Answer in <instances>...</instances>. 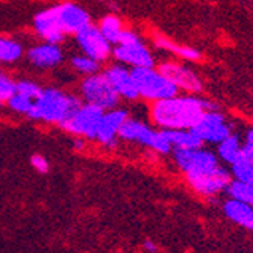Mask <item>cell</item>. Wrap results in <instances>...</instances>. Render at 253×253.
<instances>
[{
	"instance_id": "1",
	"label": "cell",
	"mask_w": 253,
	"mask_h": 253,
	"mask_svg": "<svg viewBox=\"0 0 253 253\" xmlns=\"http://www.w3.org/2000/svg\"><path fill=\"white\" fill-rule=\"evenodd\" d=\"M208 109H217V105L197 94L177 93L176 96L152 102L149 114L158 129L171 130L191 129Z\"/></svg>"
},
{
	"instance_id": "2",
	"label": "cell",
	"mask_w": 253,
	"mask_h": 253,
	"mask_svg": "<svg viewBox=\"0 0 253 253\" xmlns=\"http://www.w3.org/2000/svg\"><path fill=\"white\" fill-rule=\"evenodd\" d=\"M81 105L82 102L76 96L65 94L55 88H45L37 97L28 116L34 120L62 126L81 108Z\"/></svg>"
},
{
	"instance_id": "3",
	"label": "cell",
	"mask_w": 253,
	"mask_h": 253,
	"mask_svg": "<svg viewBox=\"0 0 253 253\" xmlns=\"http://www.w3.org/2000/svg\"><path fill=\"white\" fill-rule=\"evenodd\" d=\"M119 138L127 143H138L159 155H170L173 152V147L163 129H153L136 119L129 117L122 125Z\"/></svg>"
},
{
	"instance_id": "4",
	"label": "cell",
	"mask_w": 253,
	"mask_h": 253,
	"mask_svg": "<svg viewBox=\"0 0 253 253\" xmlns=\"http://www.w3.org/2000/svg\"><path fill=\"white\" fill-rule=\"evenodd\" d=\"M138 89V94L146 102L152 103L161 99L176 96L180 91L158 70V67H136L130 68Z\"/></svg>"
},
{
	"instance_id": "5",
	"label": "cell",
	"mask_w": 253,
	"mask_h": 253,
	"mask_svg": "<svg viewBox=\"0 0 253 253\" xmlns=\"http://www.w3.org/2000/svg\"><path fill=\"white\" fill-rule=\"evenodd\" d=\"M81 94L86 103L96 105L103 111L112 109L119 105L120 96L105 73H94L84 79L81 85Z\"/></svg>"
},
{
	"instance_id": "6",
	"label": "cell",
	"mask_w": 253,
	"mask_h": 253,
	"mask_svg": "<svg viewBox=\"0 0 253 253\" xmlns=\"http://www.w3.org/2000/svg\"><path fill=\"white\" fill-rule=\"evenodd\" d=\"M171 155L174 164L183 174L205 173L220 166L217 153L203 149V146L197 149H173Z\"/></svg>"
},
{
	"instance_id": "7",
	"label": "cell",
	"mask_w": 253,
	"mask_h": 253,
	"mask_svg": "<svg viewBox=\"0 0 253 253\" xmlns=\"http://www.w3.org/2000/svg\"><path fill=\"white\" fill-rule=\"evenodd\" d=\"M185 180L188 187L203 197H214L223 191H226L227 185L232 180V173L223 166L215 167L214 170L205 173L185 174Z\"/></svg>"
},
{
	"instance_id": "8",
	"label": "cell",
	"mask_w": 253,
	"mask_h": 253,
	"mask_svg": "<svg viewBox=\"0 0 253 253\" xmlns=\"http://www.w3.org/2000/svg\"><path fill=\"white\" fill-rule=\"evenodd\" d=\"M103 112L105 111L102 108L85 102L81 105V108L73 116L62 125V127L76 136H84L86 140H96L97 127H99Z\"/></svg>"
},
{
	"instance_id": "9",
	"label": "cell",
	"mask_w": 253,
	"mask_h": 253,
	"mask_svg": "<svg viewBox=\"0 0 253 253\" xmlns=\"http://www.w3.org/2000/svg\"><path fill=\"white\" fill-rule=\"evenodd\" d=\"M158 70L169 78V81L180 93L200 94L203 91V82L200 76L185 64H180L177 61H164L158 65Z\"/></svg>"
},
{
	"instance_id": "10",
	"label": "cell",
	"mask_w": 253,
	"mask_h": 253,
	"mask_svg": "<svg viewBox=\"0 0 253 253\" xmlns=\"http://www.w3.org/2000/svg\"><path fill=\"white\" fill-rule=\"evenodd\" d=\"M194 133L203 141V144H218L232 133V127L217 109H208L203 112L200 120L191 127Z\"/></svg>"
},
{
	"instance_id": "11",
	"label": "cell",
	"mask_w": 253,
	"mask_h": 253,
	"mask_svg": "<svg viewBox=\"0 0 253 253\" xmlns=\"http://www.w3.org/2000/svg\"><path fill=\"white\" fill-rule=\"evenodd\" d=\"M76 41L84 55H88L99 62H105L109 56H112L114 45L105 38L99 26L91 25V23L76 34Z\"/></svg>"
},
{
	"instance_id": "12",
	"label": "cell",
	"mask_w": 253,
	"mask_h": 253,
	"mask_svg": "<svg viewBox=\"0 0 253 253\" xmlns=\"http://www.w3.org/2000/svg\"><path fill=\"white\" fill-rule=\"evenodd\" d=\"M112 56L117 62L127 65L130 68L136 67H153L155 58L150 49L140 40L132 42H119L114 45Z\"/></svg>"
},
{
	"instance_id": "13",
	"label": "cell",
	"mask_w": 253,
	"mask_h": 253,
	"mask_svg": "<svg viewBox=\"0 0 253 253\" xmlns=\"http://www.w3.org/2000/svg\"><path fill=\"white\" fill-rule=\"evenodd\" d=\"M129 119V112L126 109L122 108H112L103 112V116L100 119L99 127H97V135H96V140L108 147L112 149L116 147L119 143V132L122 125Z\"/></svg>"
},
{
	"instance_id": "14",
	"label": "cell",
	"mask_w": 253,
	"mask_h": 253,
	"mask_svg": "<svg viewBox=\"0 0 253 253\" xmlns=\"http://www.w3.org/2000/svg\"><path fill=\"white\" fill-rule=\"evenodd\" d=\"M106 78L109 79L111 85L114 86V89L117 91L119 96L126 99V100H136L140 97L138 94V89L132 76V70L130 67L123 65V64H112L105 70Z\"/></svg>"
},
{
	"instance_id": "15",
	"label": "cell",
	"mask_w": 253,
	"mask_h": 253,
	"mask_svg": "<svg viewBox=\"0 0 253 253\" xmlns=\"http://www.w3.org/2000/svg\"><path fill=\"white\" fill-rule=\"evenodd\" d=\"M56 15H58V23L61 31L68 35V34H78L81 29H84L86 25H89L91 20L88 12L81 8L76 3H62L56 6Z\"/></svg>"
},
{
	"instance_id": "16",
	"label": "cell",
	"mask_w": 253,
	"mask_h": 253,
	"mask_svg": "<svg viewBox=\"0 0 253 253\" xmlns=\"http://www.w3.org/2000/svg\"><path fill=\"white\" fill-rule=\"evenodd\" d=\"M34 25H35L37 34L42 40L47 41V42L59 44L65 38V34L61 31L59 23H58L56 6L49 8V9L41 11L40 14H37L35 15V20H34Z\"/></svg>"
},
{
	"instance_id": "17",
	"label": "cell",
	"mask_w": 253,
	"mask_h": 253,
	"mask_svg": "<svg viewBox=\"0 0 253 253\" xmlns=\"http://www.w3.org/2000/svg\"><path fill=\"white\" fill-rule=\"evenodd\" d=\"M223 214L232 223L241 226L246 231L253 232V206L237 199L229 197L223 202Z\"/></svg>"
},
{
	"instance_id": "18",
	"label": "cell",
	"mask_w": 253,
	"mask_h": 253,
	"mask_svg": "<svg viewBox=\"0 0 253 253\" xmlns=\"http://www.w3.org/2000/svg\"><path fill=\"white\" fill-rule=\"evenodd\" d=\"M62 50L59 49V44L47 42L38 44L28 52V59L31 64L40 68H50L62 62Z\"/></svg>"
},
{
	"instance_id": "19",
	"label": "cell",
	"mask_w": 253,
	"mask_h": 253,
	"mask_svg": "<svg viewBox=\"0 0 253 253\" xmlns=\"http://www.w3.org/2000/svg\"><path fill=\"white\" fill-rule=\"evenodd\" d=\"M153 44L156 45L158 49L161 50H166V52H170L173 55H176L177 58H182L185 61H199L202 58V52L194 49V47H188V45H182V44H176L174 41H171L170 38L167 37H163V35H156L153 38Z\"/></svg>"
},
{
	"instance_id": "20",
	"label": "cell",
	"mask_w": 253,
	"mask_h": 253,
	"mask_svg": "<svg viewBox=\"0 0 253 253\" xmlns=\"http://www.w3.org/2000/svg\"><path fill=\"white\" fill-rule=\"evenodd\" d=\"M241 152H243V143H241V138L237 133H231L227 138H224L223 141L217 144L218 159L223 161L229 167L241 158Z\"/></svg>"
},
{
	"instance_id": "21",
	"label": "cell",
	"mask_w": 253,
	"mask_h": 253,
	"mask_svg": "<svg viewBox=\"0 0 253 253\" xmlns=\"http://www.w3.org/2000/svg\"><path fill=\"white\" fill-rule=\"evenodd\" d=\"M164 133L173 149H197L203 146V141L193 129H171L164 130Z\"/></svg>"
},
{
	"instance_id": "22",
	"label": "cell",
	"mask_w": 253,
	"mask_h": 253,
	"mask_svg": "<svg viewBox=\"0 0 253 253\" xmlns=\"http://www.w3.org/2000/svg\"><path fill=\"white\" fill-rule=\"evenodd\" d=\"M99 29L102 31V34L105 35V38L112 44V45H116L119 41H120V37L125 31L123 28V23L120 20V17L117 15H105L100 23H99Z\"/></svg>"
},
{
	"instance_id": "23",
	"label": "cell",
	"mask_w": 253,
	"mask_h": 253,
	"mask_svg": "<svg viewBox=\"0 0 253 253\" xmlns=\"http://www.w3.org/2000/svg\"><path fill=\"white\" fill-rule=\"evenodd\" d=\"M224 193L229 197L237 199L240 202H244V203H249L253 206V185L252 183H246V182L232 179Z\"/></svg>"
},
{
	"instance_id": "24",
	"label": "cell",
	"mask_w": 253,
	"mask_h": 253,
	"mask_svg": "<svg viewBox=\"0 0 253 253\" xmlns=\"http://www.w3.org/2000/svg\"><path fill=\"white\" fill-rule=\"evenodd\" d=\"M21 55H23V49L17 41L0 37V62L3 64L15 62L21 58Z\"/></svg>"
},
{
	"instance_id": "25",
	"label": "cell",
	"mask_w": 253,
	"mask_h": 253,
	"mask_svg": "<svg viewBox=\"0 0 253 253\" xmlns=\"http://www.w3.org/2000/svg\"><path fill=\"white\" fill-rule=\"evenodd\" d=\"M231 173H232V179L252 183L253 185V164L249 163V161L240 158L237 163L231 166Z\"/></svg>"
},
{
	"instance_id": "26",
	"label": "cell",
	"mask_w": 253,
	"mask_h": 253,
	"mask_svg": "<svg viewBox=\"0 0 253 253\" xmlns=\"http://www.w3.org/2000/svg\"><path fill=\"white\" fill-rule=\"evenodd\" d=\"M72 65L76 68V70L81 73V75H85V76H89V75H94L99 72L100 68V62L93 59L88 55H81V56H73L72 59Z\"/></svg>"
},
{
	"instance_id": "27",
	"label": "cell",
	"mask_w": 253,
	"mask_h": 253,
	"mask_svg": "<svg viewBox=\"0 0 253 253\" xmlns=\"http://www.w3.org/2000/svg\"><path fill=\"white\" fill-rule=\"evenodd\" d=\"M35 100L31 99V97H26V96H23L20 93H15L9 100H8V105L11 109H14L15 112H20V114H28L31 112L32 106H34Z\"/></svg>"
},
{
	"instance_id": "28",
	"label": "cell",
	"mask_w": 253,
	"mask_h": 253,
	"mask_svg": "<svg viewBox=\"0 0 253 253\" xmlns=\"http://www.w3.org/2000/svg\"><path fill=\"white\" fill-rule=\"evenodd\" d=\"M17 82H14L9 76L0 73V103H8V100L15 94Z\"/></svg>"
},
{
	"instance_id": "29",
	"label": "cell",
	"mask_w": 253,
	"mask_h": 253,
	"mask_svg": "<svg viewBox=\"0 0 253 253\" xmlns=\"http://www.w3.org/2000/svg\"><path fill=\"white\" fill-rule=\"evenodd\" d=\"M41 91H42V88L32 81H20V82H17V88H15V93H20V94L31 97L34 100H37V97L41 94Z\"/></svg>"
},
{
	"instance_id": "30",
	"label": "cell",
	"mask_w": 253,
	"mask_h": 253,
	"mask_svg": "<svg viewBox=\"0 0 253 253\" xmlns=\"http://www.w3.org/2000/svg\"><path fill=\"white\" fill-rule=\"evenodd\" d=\"M31 164L40 173H47L49 171V161L45 159L44 156H41V155H34L31 158Z\"/></svg>"
},
{
	"instance_id": "31",
	"label": "cell",
	"mask_w": 253,
	"mask_h": 253,
	"mask_svg": "<svg viewBox=\"0 0 253 253\" xmlns=\"http://www.w3.org/2000/svg\"><path fill=\"white\" fill-rule=\"evenodd\" d=\"M241 158L249 161V163L253 164V143H244L243 144V152H241Z\"/></svg>"
},
{
	"instance_id": "32",
	"label": "cell",
	"mask_w": 253,
	"mask_h": 253,
	"mask_svg": "<svg viewBox=\"0 0 253 253\" xmlns=\"http://www.w3.org/2000/svg\"><path fill=\"white\" fill-rule=\"evenodd\" d=\"M143 249H144L146 252H150V253H155V252H158V250H159V249H158V246H156L153 241H150V240L144 241V244H143Z\"/></svg>"
},
{
	"instance_id": "33",
	"label": "cell",
	"mask_w": 253,
	"mask_h": 253,
	"mask_svg": "<svg viewBox=\"0 0 253 253\" xmlns=\"http://www.w3.org/2000/svg\"><path fill=\"white\" fill-rule=\"evenodd\" d=\"M73 144H75L76 150H81V149H84V146H85V143H84V138H76Z\"/></svg>"
},
{
	"instance_id": "34",
	"label": "cell",
	"mask_w": 253,
	"mask_h": 253,
	"mask_svg": "<svg viewBox=\"0 0 253 253\" xmlns=\"http://www.w3.org/2000/svg\"><path fill=\"white\" fill-rule=\"evenodd\" d=\"M246 141L247 143H253V127L246 132Z\"/></svg>"
}]
</instances>
